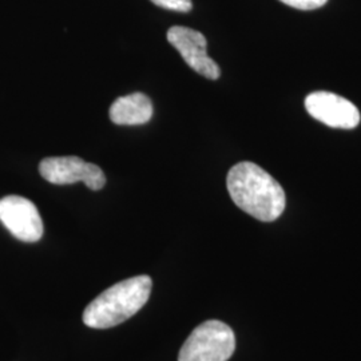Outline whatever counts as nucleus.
Listing matches in <instances>:
<instances>
[{
	"label": "nucleus",
	"mask_w": 361,
	"mask_h": 361,
	"mask_svg": "<svg viewBox=\"0 0 361 361\" xmlns=\"http://www.w3.org/2000/svg\"><path fill=\"white\" fill-rule=\"evenodd\" d=\"M226 186L233 202L258 221L271 222L284 213V189L253 162L234 165L228 173Z\"/></svg>",
	"instance_id": "f257e3e1"
},
{
	"label": "nucleus",
	"mask_w": 361,
	"mask_h": 361,
	"mask_svg": "<svg viewBox=\"0 0 361 361\" xmlns=\"http://www.w3.org/2000/svg\"><path fill=\"white\" fill-rule=\"evenodd\" d=\"M39 173L54 185L83 182L90 190H101L106 183L102 169L75 155L44 158L39 165Z\"/></svg>",
	"instance_id": "20e7f679"
},
{
	"label": "nucleus",
	"mask_w": 361,
	"mask_h": 361,
	"mask_svg": "<svg viewBox=\"0 0 361 361\" xmlns=\"http://www.w3.org/2000/svg\"><path fill=\"white\" fill-rule=\"evenodd\" d=\"M149 276H137L110 286L92 300L83 312V323L95 329H107L129 320L142 310L152 293Z\"/></svg>",
	"instance_id": "f03ea898"
},
{
	"label": "nucleus",
	"mask_w": 361,
	"mask_h": 361,
	"mask_svg": "<svg viewBox=\"0 0 361 361\" xmlns=\"http://www.w3.org/2000/svg\"><path fill=\"white\" fill-rule=\"evenodd\" d=\"M0 221L13 237L23 243H37L43 235V221L38 207L19 195L0 200Z\"/></svg>",
	"instance_id": "39448f33"
},
{
	"label": "nucleus",
	"mask_w": 361,
	"mask_h": 361,
	"mask_svg": "<svg viewBox=\"0 0 361 361\" xmlns=\"http://www.w3.org/2000/svg\"><path fill=\"white\" fill-rule=\"evenodd\" d=\"M155 6L177 13H189L193 8L192 0H152Z\"/></svg>",
	"instance_id": "1a4fd4ad"
},
{
	"label": "nucleus",
	"mask_w": 361,
	"mask_h": 361,
	"mask_svg": "<svg viewBox=\"0 0 361 361\" xmlns=\"http://www.w3.org/2000/svg\"><path fill=\"white\" fill-rule=\"evenodd\" d=\"M286 6L302 11H310L323 7L328 0H280Z\"/></svg>",
	"instance_id": "9d476101"
},
{
	"label": "nucleus",
	"mask_w": 361,
	"mask_h": 361,
	"mask_svg": "<svg viewBox=\"0 0 361 361\" xmlns=\"http://www.w3.org/2000/svg\"><path fill=\"white\" fill-rule=\"evenodd\" d=\"M168 40L195 73L212 80L219 79L221 68L207 55V38L200 31L189 27L173 26L169 28Z\"/></svg>",
	"instance_id": "423d86ee"
},
{
	"label": "nucleus",
	"mask_w": 361,
	"mask_h": 361,
	"mask_svg": "<svg viewBox=\"0 0 361 361\" xmlns=\"http://www.w3.org/2000/svg\"><path fill=\"white\" fill-rule=\"evenodd\" d=\"M305 109L314 119L334 129H355L360 123L359 109L329 91L310 94L305 99Z\"/></svg>",
	"instance_id": "0eeeda50"
},
{
	"label": "nucleus",
	"mask_w": 361,
	"mask_h": 361,
	"mask_svg": "<svg viewBox=\"0 0 361 361\" xmlns=\"http://www.w3.org/2000/svg\"><path fill=\"white\" fill-rule=\"evenodd\" d=\"M235 349L232 328L219 320L198 325L182 345L178 361H228Z\"/></svg>",
	"instance_id": "7ed1b4c3"
},
{
	"label": "nucleus",
	"mask_w": 361,
	"mask_h": 361,
	"mask_svg": "<svg viewBox=\"0 0 361 361\" xmlns=\"http://www.w3.org/2000/svg\"><path fill=\"white\" fill-rule=\"evenodd\" d=\"M154 113L152 99L142 92H134L116 99L110 107V119L119 126L147 123Z\"/></svg>",
	"instance_id": "6e6552de"
}]
</instances>
